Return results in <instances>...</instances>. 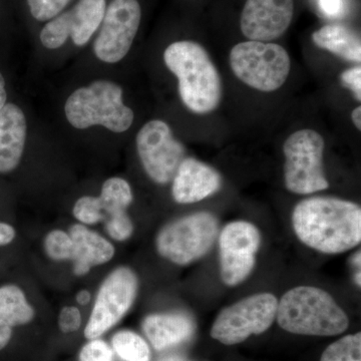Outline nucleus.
<instances>
[{
  "instance_id": "1",
  "label": "nucleus",
  "mask_w": 361,
  "mask_h": 361,
  "mask_svg": "<svg viewBox=\"0 0 361 361\" xmlns=\"http://www.w3.org/2000/svg\"><path fill=\"white\" fill-rule=\"evenodd\" d=\"M292 226L297 238L311 249L343 253L360 244L361 208L334 197H312L297 204Z\"/></svg>"
},
{
  "instance_id": "2",
  "label": "nucleus",
  "mask_w": 361,
  "mask_h": 361,
  "mask_svg": "<svg viewBox=\"0 0 361 361\" xmlns=\"http://www.w3.org/2000/svg\"><path fill=\"white\" fill-rule=\"evenodd\" d=\"M169 70L178 78L180 99L190 111L209 114L219 106L222 80L206 49L192 40H180L164 52Z\"/></svg>"
},
{
  "instance_id": "3",
  "label": "nucleus",
  "mask_w": 361,
  "mask_h": 361,
  "mask_svg": "<svg viewBox=\"0 0 361 361\" xmlns=\"http://www.w3.org/2000/svg\"><path fill=\"white\" fill-rule=\"evenodd\" d=\"M278 324L299 336H334L348 329V315L329 292L313 286L287 291L278 302Z\"/></svg>"
},
{
  "instance_id": "4",
  "label": "nucleus",
  "mask_w": 361,
  "mask_h": 361,
  "mask_svg": "<svg viewBox=\"0 0 361 361\" xmlns=\"http://www.w3.org/2000/svg\"><path fill=\"white\" fill-rule=\"evenodd\" d=\"M66 120L78 130L94 126L122 134L134 123L135 114L123 103V90L111 80H99L75 90L66 99Z\"/></svg>"
},
{
  "instance_id": "5",
  "label": "nucleus",
  "mask_w": 361,
  "mask_h": 361,
  "mask_svg": "<svg viewBox=\"0 0 361 361\" xmlns=\"http://www.w3.org/2000/svg\"><path fill=\"white\" fill-rule=\"evenodd\" d=\"M219 234V222L210 212L185 216L164 226L156 237L161 258L176 265L191 264L206 255Z\"/></svg>"
},
{
  "instance_id": "6",
  "label": "nucleus",
  "mask_w": 361,
  "mask_h": 361,
  "mask_svg": "<svg viewBox=\"0 0 361 361\" xmlns=\"http://www.w3.org/2000/svg\"><path fill=\"white\" fill-rule=\"evenodd\" d=\"M230 66L244 84L260 92H271L279 90L286 82L291 61L281 45L248 40L233 47Z\"/></svg>"
},
{
  "instance_id": "7",
  "label": "nucleus",
  "mask_w": 361,
  "mask_h": 361,
  "mask_svg": "<svg viewBox=\"0 0 361 361\" xmlns=\"http://www.w3.org/2000/svg\"><path fill=\"white\" fill-rule=\"evenodd\" d=\"M325 142L315 130H297L284 142L285 187L291 193L308 195L329 189L323 164Z\"/></svg>"
},
{
  "instance_id": "8",
  "label": "nucleus",
  "mask_w": 361,
  "mask_h": 361,
  "mask_svg": "<svg viewBox=\"0 0 361 361\" xmlns=\"http://www.w3.org/2000/svg\"><path fill=\"white\" fill-rule=\"evenodd\" d=\"M139 284L137 273L128 266H118L104 277L85 327V338H99L125 317L134 305Z\"/></svg>"
},
{
  "instance_id": "9",
  "label": "nucleus",
  "mask_w": 361,
  "mask_h": 361,
  "mask_svg": "<svg viewBox=\"0 0 361 361\" xmlns=\"http://www.w3.org/2000/svg\"><path fill=\"white\" fill-rule=\"evenodd\" d=\"M278 300L271 293H258L224 308L214 322L211 336L234 345L270 329L276 319Z\"/></svg>"
},
{
  "instance_id": "10",
  "label": "nucleus",
  "mask_w": 361,
  "mask_h": 361,
  "mask_svg": "<svg viewBox=\"0 0 361 361\" xmlns=\"http://www.w3.org/2000/svg\"><path fill=\"white\" fill-rule=\"evenodd\" d=\"M137 155L149 179L159 185L173 180L186 156L184 146L176 139L170 126L161 120L149 121L135 137Z\"/></svg>"
},
{
  "instance_id": "11",
  "label": "nucleus",
  "mask_w": 361,
  "mask_h": 361,
  "mask_svg": "<svg viewBox=\"0 0 361 361\" xmlns=\"http://www.w3.org/2000/svg\"><path fill=\"white\" fill-rule=\"evenodd\" d=\"M141 20L137 0H111L94 42L97 58L106 63L122 61L132 47Z\"/></svg>"
},
{
  "instance_id": "12",
  "label": "nucleus",
  "mask_w": 361,
  "mask_h": 361,
  "mask_svg": "<svg viewBox=\"0 0 361 361\" xmlns=\"http://www.w3.org/2000/svg\"><path fill=\"white\" fill-rule=\"evenodd\" d=\"M260 231L246 221H235L219 236L220 276L227 286H237L250 276L261 246Z\"/></svg>"
},
{
  "instance_id": "13",
  "label": "nucleus",
  "mask_w": 361,
  "mask_h": 361,
  "mask_svg": "<svg viewBox=\"0 0 361 361\" xmlns=\"http://www.w3.org/2000/svg\"><path fill=\"white\" fill-rule=\"evenodd\" d=\"M106 9V0H78L70 11L47 21L39 39L47 49H58L71 39L77 47L89 44L99 30Z\"/></svg>"
},
{
  "instance_id": "14",
  "label": "nucleus",
  "mask_w": 361,
  "mask_h": 361,
  "mask_svg": "<svg viewBox=\"0 0 361 361\" xmlns=\"http://www.w3.org/2000/svg\"><path fill=\"white\" fill-rule=\"evenodd\" d=\"M293 14L294 0H246L240 26L247 39L269 42L288 30Z\"/></svg>"
},
{
  "instance_id": "15",
  "label": "nucleus",
  "mask_w": 361,
  "mask_h": 361,
  "mask_svg": "<svg viewBox=\"0 0 361 361\" xmlns=\"http://www.w3.org/2000/svg\"><path fill=\"white\" fill-rule=\"evenodd\" d=\"M172 196L179 204H194L219 191L221 176L215 169L194 158H185L173 178Z\"/></svg>"
},
{
  "instance_id": "16",
  "label": "nucleus",
  "mask_w": 361,
  "mask_h": 361,
  "mask_svg": "<svg viewBox=\"0 0 361 361\" xmlns=\"http://www.w3.org/2000/svg\"><path fill=\"white\" fill-rule=\"evenodd\" d=\"M27 123L25 113L16 104L0 109V174L13 172L25 153Z\"/></svg>"
},
{
  "instance_id": "17",
  "label": "nucleus",
  "mask_w": 361,
  "mask_h": 361,
  "mask_svg": "<svg viewBox=\"0 0 361 361\" xmlns=\"http://www.w3.org/2000/svg\"><path fill=\"white\" fill-rule=\"evenodd\" d=\"M73 244V273L84 276L97 266L106 264L116 255V248L103 235L90 230L89 226L75 223L70 228Z\"/></svg>"
},
{
  "instance_id": "18",
  "label": "nucleus",
  "mask_w": 361,
  "mask_h": 361,
  "mask_svg": "<svg viewBox=\"0 0 361 361\" xmlns=\"http://www.w3.org/2000/svg\"><path fill=\"white\" fill-rule=\"evenodd\" d=\"M145 336L156 350L187 341L194 332V323L184 314H152L142 322Z\"/></svg>"
},
{
  "instance_id": "19",
  "label": "nucleus",
  "mask_w": 361,
  "mask_h": 361,
  "mask_svg": "<svg viewBox=\"0 0 361 361\" xmlns=\"http://www.w3.org/2000/svg\"><path fill=\"white\" fill-rule=\"evenodd\" d=\"M318 47L326 49L346 61L360 63V37L353 30L341 25H326L312 35Z\"/></svg>"
},
{
  "instance_id": "20",
  "label": "nucleus",
  "mask_w": 361,
  "mask_h": 361,
  "mask_svg": "<svg viewBox=\"0 0 361 361\" xmlns=\"http://www.w3.org/2000/svg\"><path fill=\"white\" fill-rule=\"evenodd\" d=\"M35 317V308L20 286L16 284L0 286V323L13 329L28 324Z\"/></svg>"
},
{
  "instance_id": "21",
  "label": "nucleus",
  "mask_w": 361,
  "mask_h": 361,
  "mask_svg": "<svg viewBox=\"0 0 361 361\" xmlns=\"http://www.w3.org/2000/svg\"><path fill=\"white\" fill-rule=\"evenodd\" d=\"M99 197L104 221L128 213L134 200L132 187L128 180L120 177H111L104 180Z\"/></svg>"
},
{
  "instance_id": "22",
  "label": "nucleus",
  "mask_w": 361,
  "mask_h": 361,
  "mask_svg": "<svg viewBox=\"0 0 361 361\" xmlns=\"http://www.w3.org/2000/svg\"><path fill=\"white\" fill-rule=\"evenodd\" d=\"M113 349L123 361H149L151 351L142 337L130 330L118 331L111 339Z\"/></svg>"
},
{
  "instance_id": "23",
  "label": "nucleus",
  "mask_w": 361,
  "mask_h": 361,
  "mask_svg": "<svg viewBox=\"0 0 361 361\" xmlns=\"http://www.w3.org/2000/svg\"><path fill=\"white\" fill-rule=\"evenodd\" d=\"M44 251L54 262L73 261V244L70 233L61 229H54L45 235Z\"/></svg>"
},
{
  "instance_id": "24",
  "label": "nucleus",
  "mask_w": 361,
  "mask_h": 361,
  "mask_svg": "<svg viewBox=\"0 0 361 361\" xmlns=\"http://www.w3.org/2000/svg\"><path fill=\"white\" fill-rule=\"evenodd\" d=\"M320 361H361V334L342 337L330 344Z\"/></svg>"
},
{
  "instance_id": "25",
  "label": "nucleus",
  "mask_w": 361,
  "mask_h": 361,
  "mask_svg": "<svg viewBox=\"0 0 361 361\" xmlns=\"http://www.w3.org/2000/svg\"><path fill=\"white\" fill-rule=\"evenodd\" d=\"M73 216L78 223L92 226L104 223V215L99 197L82 196L75 201L73 207Z\"/></svg>"
},
{
  "instance_id": "26",
  "label": "nucleus",
  "mask_w": 361,
  "mask_h": 361,
  "mask_svg": "<svg viewBox=\"0 0 361 361\" xmlns=\"http://www.w3.org/2000/svg\"><path fill=\"white\" fill-rule=\"evenodd\" d=\"M35 20L47 23L65 11L71 0H26Z\"/></svg>"
},
{
  "instance_id": "27",
  "label": "nucleus",
  "mask_w": 361,
  "mask_h": 361,
  "mask_svg": "<svg viewBox=\"0 0 361 361\" xmlns=\"http://www.w3.org/2000/svg\"><path fill=\"white\" fill-rule=\"evenodd\" d=\"M104 228L108 236L116 242L127 241L134 233V223L128 213L109 218L104 221Z\"/></svg>"
},
{
  "instance_id": "28",
  "label": "nucleus",
  "mask_w": 361,
  "mask_h": 361,
  "mask_svg": "<svg viewBox=\"0 0 361 361\" xmlns=\"http://www.w3.org/2000/svg\"><path fill=\"white\" fill-rule=\"evenodd\" d=\"M80 361H114L113 349L101 339H92L82 348Z\"/></svg>"
},
{
  "instance_id": "29",
  "label": "nucleus",
  "mask_w": 361,
  "mask_h": 361,
  "mask_svg": "<svg viewBox=\"0 0 361 361\" xmlns=\"http://www.w3.org/2000/svg\"><path fill=\"white\" fill-rule=\"evenodd\" d=\"M82 316L80 308L75 305H66L59 314V327L63 334H73L82 326Z\"/></svg>"
},
{
  "instance_id": "30",
  "label": "nucleus",
  "mask_w": 361,
  "mask_h": 361,
  "mask_svg": "<svg viewBox=\"0 0 361 361\" xmlns=\"http://www.w3.org/2000/svg\"><path fill=\"white\" fill-rule=\"evenodd\" d=\"M341 82L348 89L353 90V94L357 99L360 102L361 99V68L360 66H355V68H349V70L344 71L341 75Z\"/></svg>"
},
{
  "instance_id": "31",
  "label": "nucleus",
  "mask_w": 361,
  "mask_h": 361,
  "mask_svg": "<svg viewBox=\"0 0 361 361\" xmlns=\"http://www.w3.org/2000/svg\"><path fill=\"white\" fill-rule=\"evenodd\" d=\"M322 13L329 18H339L345 13L346 0H316Z\"/></svg>"
},
{
  "instance_id": "32",
  "label": "nucleus",
  "mask_w": 361,
  "mask_h": 361,
  "mask_svg": "<svg viewBox=\"0 0 361 361\" xmlns=\"http://www.w3.org/2000/svg\"><path fill=\"white\" fill-rule=\"evenodd\" d=\"M16 237V230L13 225L0 222V247L13 243Z\"/></svg>"
},
{
  "instance_id": "33",
  "label": "nucleus",
  "mask_w": 361,
  "mask_h": 361,
  "mask_svg": "<svg viewBox=\"0 0 361 361\" xmlns=\"http://www.w3.org/2000/svg\"><path fill=\"white\" fill-rule=\"evenodd\" d=\"M13 337V327L0 323V351L6 348Z\"/></svg>"
},
{
  "instance_id": "34",
  "label": "nucleus",
  "mask_w": 361,
  "mask_h": 361,
  "mask_svg": "<svg viewBox=\"0 0 361 361\" xmlns=\"http://www.w3.org/2000/svg\"><path fill=\"white\" fill-rule=\"evenodd\" d=\"M7 101V92L6 87V80H4V75L0 73V109L4 108L6 106Z\"/></svg>"
},
{
  "instance_id": "35",
  "label": "nucleus",
  "mask_w": 361,
  "mask_h": 361,
  "mask_svg": "<svg viewBox=\"0 0 361 361\" xmlns=\"http://www.w3.org/2000/svg\"><path fill=\"white\" fill-rule=\"evenodd\" d=\"M75 299H77V302L80 304V305L85 306L90 302L92 295H90L89 290H85V289H84V290L78 292Z\"/></svg>"
},
{
  "instance_id": "36",
  "label": "nucleus",
  "mask_w": 361,
  "mask_h": 361,
  "mask_svg": "<svg viewBox=\"0 0 361 361\" xmlns=\"http://www.w3.org/2000/svg\"><path fill=\"white\" fill-rule=\"evenodd\" d=\"M351 118H353V123H355V127L358 130H361V106H358L353 110L351 114Z\"/></svg>"
}]
</instances>
